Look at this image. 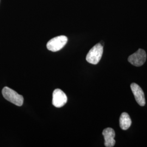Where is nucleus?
Segmentation results:
<instances>
[{
	"mask_svg": "<svg viewBox=\"0 0 147 147\" xmlns=\"http://www.w3.org/2000/svg\"><path fill=\"white\" fill-rule=\"evenodd\" d=\"M147 54L142 49H139L136 53L132 54L128 58V61L135 67H141L146 62Z\"/></svg>",
	"mask_w": 147,
	"mask_h": 147,
	"instance_id": "obj_4",
	"label": "nucleus"
},
{
	"mask_svg": "<svg viewBox=\"0 0 147 147\" xmlns=\"http://www.w3.org/2000/svg\"><path fill=\"white\" fill-rule=\"evenodd\" d=\"M130 87L137 102L141 106H144L146 104V99L142 88L135 83L131 84Z\"/></svg>",
	"mask_w": 147,
	"mask_h": 147,
	"instance_id": "obj_6",
	"label": "nucleus"
},
{
	"mask_svg": "<svg viewBox=\"0 0 147 147\" xmlns=\"http://www.w3.org/2000/svg\"><path fill=\"white\" fill-rule=\"evenodd\" d=\"M103 53V46L98 43L92 47L86 56V61L92 64H96L99 62Z\"/></svg>",
	"mask_w": 147,
	"mask_h": 147,
	"instance_id": "obj_2",
	"label": "nucleus"
},
{
	"mask_svg": "<svg viewBox=\"0 0 147 147\" xmlns=\"http://www.w3.org/2000/svg\"><path fill=\"white\" fill-rule=\"evenodd\" d=\"M131 119L128 113L123 112L121 113L119 119V125L123 130H127L131 125Z\"/></svg>",
	"mask_w": 147,
	"mask_h": 147,
	"instance_id": "obj_8",
	"label": "nucleus"
},
{
	"mask_svg": "<svg viewBox=\"0 0 147 147\" xmlns=\"http://www.w3.org/2000/svg\"><path fill=\"white\" fill-rule=\"evenodd\" d=\"M53 104L56 107H61L67 102V96L62 90L55 89L53 92Z\"/></svg>",
	"mask_w": 147,
	"mask_h": 147,
	"instance_id": "obj_5",
	"label": "nucleus"
},
{
	"mask_svg": "<svg viewBox=\"0 0 147 147\" xmlns=\"http://www.w3.org/2000/svg\"><path fill=\"white\" fill-rule=\"evenodd\" d=\"M2 95L5 99L18 106H21L24 103V98L21 95L19 94L15 90L9 87H4Z\"/></svg>",
	"mask_w": 147,
	"mask_h": 147,
	"instance_id": "obj_1",
	"label": "nucleus"
},
{
	"mask_svg": "<svg viewBox=\"0 0 147 147\" xmlns=\"http://www.w3.org/2000/svg\"><path fill=\"white\" fill-rule=\"evenodd\" d=\"M102 135L105 139V146L106 147H114L116 141L115 140V131L111 128L107 127L105 129L102 131Z\"/></svg>",
	"mask_w": 147,
	"mask_h": 147,
	"instance_id": "obj_7",
	"label": "nucleus"
},
{
	"mask_svg": "<svg viewBox=\"0 0 147 147\" xmlns=\"http://www.w3.org/2000/svg\"><path fill=\"white\" fill-rule=\"evenodd\" d=\"M68 42V38L65 36H60L53 38L47 43V49L53 52H57L61 50Z\"/></svg>",
	"mask_w": 147,
	"mask_h": 147,
	"instance_id": "obj_3",
	"label": "nucleus"
}]
</instances>
